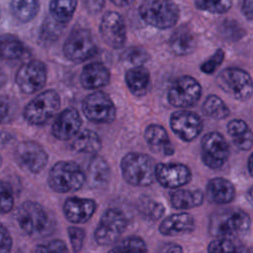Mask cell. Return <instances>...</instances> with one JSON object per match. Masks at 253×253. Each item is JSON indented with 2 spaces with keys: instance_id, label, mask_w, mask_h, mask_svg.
Wrapping results in <instances>:
<instances>
[{
  "instance_id": "cell-34",
  "label": "cell",
  "mask_w": 253,
  "mask_h": 253,
  "mask_svg": "<svg viewBox=\"0 0 253 253\" xmlns=\"http://www.w3.org/2000/svg\"><path fill=\"white\" fill-rule=\"evenodd\" d=\"M147 246L144 240L136 235H131L119 240L108 253H146Z\"/></svg>"
},
{
  "instance_id": "cell-30",
  "label": "cell",
  "mask_w": 253,
  "mask_h": 253,
  "mask_svg": "<svg viewBox=\"0 0 253 253\" xmlns=\"http://www.w3.org/2000/svg\"><path fill=\"white\" fill-rule=\"evenodd\" d=\"M40 3L38 1L19 0L10 3V10L14 18L20 23H28L32 21L38 14Z\"/></svg>"
},
{
  "instance_id": "cell-36",
  "label": "cell",
  "mask_w": 253,
  "mask_h": 253,
  "mask_svg": "<svg viewBox=\"0 0 253 253\" xmlns=\"http://www.w3.org/2000/svg\"><path fill=\"white\" fill-rule=\"evenodd\" d=\"M121 55L124 61L131 63L134 65V67L142 66L149 59V53L146 51V49L138 46L128 47L125 49Z\"/></svg>"
},
{
  "instance_id": "cell-24",
  "label": "cell",
  "mask_w": 253,
  "mask_h": 253,
  "mask_svg": "<svg viewBox=\"0 0 253 253\" xmlns=\"http://www.w3.org/2000/svg\"><path fill=\"white\" fill-rule=\"evenodd\" d=\"M111 178V168L108 162L102 156H94L89 163L86 182L91 188H100L105 186Z\"/></svg>"
},
{
  "instance_id": "cell-19",
  "label": "cell",
  "mask_w": 253,
  "mask_h": 253,
  "mask_svg": "<svg viewBox=\"0 0 253 253\" xmlns=\"http://www.w3.org/2000/svg\"><path fill=\"white\" fill-rule=\"evenodd\" d=\"M97 204L92 199L70 197L65 200L63 213L65 218L74 224L87 222L95 213Z\"/></svg>"
},
{
  "instance_id": "cell-38",
  "label": "cell",
  "mask_w": 253,
  "mask_h": 253,
  "mask_svg": "<svg viewBox=\"0 0 253 253\" xmlns=\"http://www.w3.org/2000/svg\"><path fill=\"white\" fill-rule=\"evenodd\" d=\"M139 211L146 218L155 221L163 215L165 210L162 204L152 200H145L140 204Z\"/></svg>"
},
{
  "instance_id": "cell-39",
  "label": "cell",
  "mask_w": 253,
  "mask_h": 253,
  "mask_svg": "<svg viewBox=\"0 0 253 253\" xmlns=\"http://www.w3.org/2000/svg\"><path fill=\"white\" fill-rule=\"evenodd\" d=\"M195 5L198 9L208 11L210 13L213 14H223L227 12L231 6L232 2L228 0L223 1H196Z\"/></svg>"
},
{
  "instance_id": "cell-50",
  "label": "cell",
  "mask_w": 253,
  "mask_h": 253,
  "mask_svg": "<svg viewBox=\"0 0 253 253\" xmlns=\"http://www.w3.org/2000/svg\"><path fill=\"white\" fill-rule=\"evenodd\" d=\"M6 81H7L6 74H5V72L3 71V69H2V68H0V88H1L2 86H4V85H5Z\"/></svg>"
},
{
  "instance_id": "cell-53",
  "label": "cell",
  "mask_w": 253,
  "mask_h": 253,
  "mask_svg": "<svg viewBox=\"0 0 253 253\" xmlns=\"http://www.w3.org/2000/svg\"><path fill=\"white\" fill-rule=\"evenodd\" d=\"M235 253H250V252H249V250H248L247 248H245V247H240V248H238V249L235 250Z\"/></svg>"
},
{
  "instance_id": "cell-13",
  "label": "cell",
  "mask_w": 253,
  "mask_h": 253,
  "mask_svg": "<svg viewBox=\"0 0 253 253\" xmlns=\"http://www.w3.org/2000/svg\"><path fill=\"white\" fill-rule=\"evenodd\" d=\"M46 77V65L41 60L34 59L21 65L16 73L15 81L23 93L34 94L43 88Z\"/></svg>"
},
{
  "instance_id": "cell-51",
  "label": "cell",
  "mask_w": 253,
  "mask_h": 253,
  "mask_svg": "<svg viewBox=\"0 0 253 253\" xmlns=\"http://www.w3.org/2000/svg\"><path fill=\"white\" fill-rule=\"evenodd\" d=\"M248 171H249L250 175L253 177V153L250 155V157L248 159Z\"/></svg>"
},
{
  "instance_id": "cell-29",
  "label": "cell",
  "mask_w": 253,
  "mask_h": 253,
  "mask_svg": "<svg viewBox=\"0 0 253 253\" xmlns=\"http://www.w3.org/2000/svg\"><path fill=\"white\" fill-rule=\"evenodd\" d=\"M71 147L76 152L95 154L101 149L102 141L96 131L84 129L75 136Z\"/></svg>"
},
{
  "instance_id": "cell-25",
  "label": "cell",
  "mask_w": 253,
  "mask_h": 253,
  "mask_svg": "<svg viewBox=\"0 0 253 253\" xmlns=\"http://www.w3.org/2000/svg\"><path fill=\"white\" fill-rule=\"evenodd\" d=\"M227 132L234 145L240 150H249L253 146V132L243 120H231L227 124Z\"/></svg>"
},
{
  "instance_id": "cell-18",
  "label": "cell",
  "mask_w": 253,
  "mask_h": 253,
  "mask_svg": "<svg viewBox=\"0 0 253 253\" xmlns=\"http://www.w3.org/2000/svg\"><path fill=\"white\" fill-rule=\"evenodd\" d=\"M82 126V118L79 112L73 108L63 110L51 126L50 132L58 140H69L79 133Z\"/></svg>"
},
{
  "instance_id": "cell-15",
  "label": "cell",
  "mask_w": 253,
  "mask_h": 253,
  "mask_svg": "<svg viewBox=\"0 0 253 253\" xmlns=\"http://www.w3.org/2000/svg\"><path fill=\"white\" fill-rule=\"evenodd\" d=\"M100 34L110 47L122 48L126 41V27L121 14L115 11L107 12L101 20Z\"/></svg>"
},
{
  "instance_id": "cell-5",
  "label": "cell",
  "mask_w": 253,
  "mask_h": 253,
  "mask_svg": "<svg viewBox=\"0 0 253 253\" xmlns=\"http://www.w3.org/2000/svg\"><path fill=\"white\" fill-rule=\"evenodd\" d=\"M138 12L146 24L161 30L172 28L180 16L177 4L163 0L144 1L140 4Z\"/></svg>"
},
{
  "instance_id": "cell-37",
  "label": "cell",
  "mask_w": 253,
  "mask_h": 253,
  "mask_svg": "<svg viewBox=\"0 0 253 253\" xmlns=\"http://www.w3.org/2000/svg\"><path fill=\"white\" fill-rule=\"evenodd\" d=\"M14 207V194L11 185L0 180V213H8Z\"/></svg>"
},
{
  "instance_id": "cell-47",
  "label": "cell",
  "mask_w": 253,
  "mask_h": 253,
  "mask_svg": "<svg viewBox=\"0 0 253 253\" xmlns=\"http://www.w3.org/2000/svg\"><path fill=\"white\" fill-rule=\"evenodd\" d=\"M105 1H87L85 2L86 9L90 13H98L104 6Z\"/></svg>"
},
{
  "instance_id": "cell-14",
  "label": "cell",
  "mask_w": 253,
  "mask_h": 253,
  "mask_svg": "<svg viewBox=\"0 0 253 253\" xmlns=\"http://www.w3.org/2000/svg\"><path fill=\"white\" fill-rule=\"evenodd\" d=\"M202 159L211 169H219L227 161L229 148L226 139L217 131H211L204 135L201 141Z\"/></svg>"
},
{
  "instance_id": "cell-21",
  "label": "cell",
  "mask_w": 253,
  "mask_h": 253,
  "mask_svg": "<svg viewBox=\"0 0 253 253\" xmlns=\"http://www.w3.org/2000/svg\"><path fill=\"white\" fill-rule=\"evenodd\" d=\"M195 229V219L188 212L173 213L165 217L160 225L159 231L166 236H172L182 233H190Z\"/></svg>"
},
{
  "instance_id": "cell-28",
  "label": "cell",
  "mask_w": 253,
  "mask_h": 253,
  "mask_svg": "<svg viewBox=\"0 0 253 253\" xmlns=\"http://www.w3.org/2000/svg\"><path fill=\"white\" fill-rule=\"evenodd\" d=\"M204 194L200 190L179 189L170 194V204L177 210H190L202 205Z\"/></svg>"
},
{
  "instance_id": "cell-10",
  "label": "cell",
  "mask_w": 253,
  "mask_h": 253,
  "mask_svg": "<svg viewBox=\"0 0 253 253\" xmlns=\"http://www.w3.org/2000/svg\"><path fill=\"white\" fill-rule=\"evenodd\" d=\"M82 111L86 119L96 124H109L116 119V107L110 96L103 91L87 95L82 102Z\"/></svg>"
},
{
  "instance_id": "cell-11",
  "label": "cell",
  "mask_w": 253,
  "mask_h": 253,
  "mask_svg": "<svg viewBox=\"0 0 253 253\" xmlns=\"http://www.w3.org/2000/svg\"><path fill=\"white\" fill-rule=\"evenodd\" d=\"M202 95L200 83L192 76L183 75L170 86L167 94L168 102L177 108L194 106Z\"/></svg>"
},
{
  "instance_id": "cell-3",
  "label": "cell",
  "mask_w": 253,
  "mask_h": 253,
  "mask_svg": "<svg viewBox=\"0 0 253 253\" xmlns=\"http://www.w3.org/2000/svg\"><path fill=\"white\" fill-rule=\"evenodd\" d=\"M20 228L33 238H41L51 230V221L44 209L36 202L26 201L17 211Z\"/></svg>"
},
{
  "instance_id": "cell-55",
  "label": "cell",
  "mask_w": 253,
  "mask_h": 253,
  "mask_svg": "<svg viewBox=\"0 0 253 253\" xmlns=\"http://www.w3.org/2000/svg\"><path fill=\"white\" fill-rule=\"evenodd\" d=\"M0 58H1V42H0Z\"/></svg>"
},
{
  "instance_id": "cell-2",
  "label": "cell",
  "mask_w": 253,
  "mask_h": 253,
  "mask_svg": "<svg viewBox=\"0 0 253 253\" xmlns=\"http://www.w3.org/2000/svg\"><path fill=\"white\" fill-rule=\"evenodd\" d=\"M156 165L153 159L141 152H128L121 160L122 176L130 185L145 187L155 179Z\"/></svg>"
},
{
  "instance_id": "cell-43",
  "label": "cell",
  "mask_w": 253,
  "mask_h": 253,
  "mask_svg": "<svg viewBox=\"0 0 253 253\" xmlns=\"http://www.w3.org/2000/svg\"><path fill=\"white\" fill-rule=\"evenodd\" d=\"M67 233H68L70 245H71L73 251L75 253H78L83 247V243H84V239H85L84 229H82L81 227H78V226H69L67 228Z\"/></svg>"
},
{
  "instance_id": "cell-16",
  "label": "cell",
  "mask_w": 253,
  "mask_h": 253,
  "mask_svg": "<svg viewBox=\"0 0 253 253\" xmlns=\"http://www.w3.org/2000/svg\"><path fill=\"white\" fill-rule=\"evenodd\" d=\"M170 126L173 132L184 141L194 140L203 130V121L190 111H177L170 117Z\"/></svg>"
},
{
  "instance_id": "cell-40",
  "label": "cell",
  "mask_w": 253,
  "mask_h": 253,
  "mask_svg": "<svg viewBox=\"0 0 253 253\" xmlns=\"http://www.w3.org/2000/svg\"><path fill=\"white\" fill-rule=\"evenodd\" d=\"M224 59V51L221 48H218L214 51V53L205 60L201 64V70L206 74H212L222 63Z\"/></svg>"
},
{
  "instance_id": "cell-33",
  "label": "cell",
  "mask_w": 253,
  "mask_h": 253,
  "mask_svg": "<svg viewBox=\"0 0 253 253\" xmlns=\"http://www.w3.org/2000/svg\"><path fill=\"white\" fill-rule=\"evenodd\" d=\"M1 42V58L4 59H18L20 58L25 50V44L16 37L11 35H5L0 38Z\"/></svg>"
},
{
  "instance_id": "cell-27",
  "label": "cell",
  "mask_w": 253,
  "mask_h": 253,
  "mask_svg": "<svg viewBox=\"0 0 253 253\" xmlns=\"http://www.w3.org/2000/svg\"><path fill=\"white\" fill-rule=\"evenodd\" d=\"M171 50L176 55H188L196 48V40L193 33L183 26L177 29L169 39Z\"/></svg>"
},
{
  "instance_id": "cell-48",
  "label": "cell",
  "mask_w": 253,
  "mask_h": 253,
  "mask_svg": "<svg viewBox=\"0 0 253 253\" xmlns=\"http://www.w3.org/2000/svg\"><path fill=\"white\" fill-rule=\"evenodd\" d=\"M242 13L246 18L253 20V0H246L242 3Z\"/></svg>"
},
{
  "instance_id": "cell-7",
  "label": "cell",
  "mask_w": 253,
  "mask_h": 253,
  "mask_svg": "<svg viewBox=\"0 0 253 253\" xmlns=\"http://www.w3.org/2000/svg\"><path fill=\"white\" fill-rule=\"evenodd\" d=\"M64 55L72 62H84L95 56L98 52V46L94 37L89 29H73L63 44Z\"/></svg>"
},
{
  "instance_id": "cell-1",
  "label": "cell",
  "mask_w": 253,
  "mask_h": 253,
  "mask_svg": "<svg viewBox=\"0 0 253 253\" xmlns=\"http://www.w3.org/2000/svg\"><path fill=\"white\" fill-rule=\"evenodd\" d=\"M250 216L240 209H225L212 214L210 232L216 238L232 240L244 236L250 228Z\"/></svg>"
},
{
  "instance_id": "cell-42",
  "label": "cell",
  "mask_w": 253,
  "mask_h": 253,
  "mask_svg": "<svg viewBox=\"0 0 253 253\" xmlns=\"http://www.w3.org/2000/svg\"><path fill=\"white\" fill-rule=\"evenodd\" d=\"M15 112V104L12 99L7 96H0V125L11 122Z\"/></svg>"
},
{
  "instance_id": "cell-4",
  "label": "cell",
  "mask_w": 253,
  "mask_h": 253,
  "mask_svg": "<svg viewBox=\"0 0 253 253\" xmlns=\"http://www.w3.org/2000/svg\"><path fill=\"white\" fill-rule=\"evenodd\" d=\"M48 186L57 193L78 191L86 182V175L81 167L73 161H58L49 171Z\"/></svg>"
},
{
  "instance_id": "cell-23",
  "label": "cell",
  "mask_w": 253,
  "mask_h": 253,
  "mask_svg": "<svg viewBox=\"0 0 253 253\" xmlns=\"http://www.w3.org/2000/svg\"><path fill=\"white\" fill-rule=\"evenodd\" d=\"M207 196L215 204H228L235 197V188L229 180L216 177L209 181L207 185Z\"/></svg>"
},
{
  "instance_id": "cell-20",
  "label": "cell",
  "mask_w": 253,
  "mask_h": 253,
  "mask_svg": "<svg viewBox=\"0 0 253 253\" xmlns=\"http://www.w3.org/2000/svg\"><path fill=\"white\" fill-rule=\"evenodd\" d=\"M111 73L109 68L101 62L86 64L80 74V83L85 89H98L109 84Z\"/></svg>"
},
{
  "instance_id": "cell-35",
  "label": "cell",
  "mask_w": 253,
  "mask_h": 253,
  "mask_svg": "<svg viewBox=\"0 0 253 253\" xmlns=\"http://www.w3.org/2000/svg\"><path fill=\"white\" fill-rule=\"evenodd\" d=\"M63 28L64 26L58 24L51 17L46 18L42 26L40 32V39L43 42H51L53 41H56V39L62 33Z\"/></svg>"
},
{
  "instance_id": "cell-32",
  "label": "cell",
  "mask_w": 253,
  "mask_h": 253,
  "mask_svg": "<svg viewBox=\"0 0 253 253\" xmlns=\"http://www.w3.org/2000/svg\"><path fill=\"white\" fill-rule=\"evenodd\" d=\"M202 110L206 116L214 120H223L227 118L230 113L225 103L218 96L213 94H211L206 98Z\"/></svg>"
},
{
  "instance_id": "cell-49",
  "label": "cell",
  "mask_w": 253,
  "mask_h": 253,
  "mask_svg": "<svg viewBox=\"0 0 253 253\" xmlns=\"http://www.w3.org/2000/svg\"><path fill=\"white\" fill-rule=\"evenodd\" d=\"M246 198H247V201L249 202V204L251 206H253V186H251L250 189L248 190V192L246 194Z\"/></svg>"
},
{
  "instance_id": "cell-8",
  "label": "cell",
  "mask_w": 253,
  "mask_h": 253,
  "mask_svg": "<svg viewBox=\"0 0 253 253\" xmlns=\"http://www.w3.org/2000/svg\"><path fill=\"white\" fill-rule=\"evenodd\" d=\"M126 227L127 218L126 214L120 209H108L102 214L95 229V241L101 246L117 243L121 235L126 231Z\"/></svg>"
},
{
  "instance_id": "cell-45",
  "label": "cell",
  "mask_w": 253,
  "mask_h": 253,
  "mask_svg": "<svg viewBox=\"0 0 253 253\" xmlns=\"http://www.w3.org/2000/svg\"><path fill=\"white\" fill-rule=\"evenodd\" d=\"M13 240L8 229L0 222V253H11Z\"/></svg>"
},
{
  "instance_id": "cell-46",
  "label": "cell",
  "mask_w": 253,
  "mask_h": 253,
  "mask_svg": "<svg viewBox=\"0 0 253 253\" xmlns=\"http://www.w3.org/2000/svg\"><path fill=\"white\" fill-rule=\"evenodd\" d=\"M156 253H183V249L179 244L169 242L160 246Z\"/></svg>"
},
{
  "instance_id": "cell-41",
  "label": "cell",
  "mask_w": 253,
  "mask_h": 253,
  "mask_svg": "<svg viewBox=\"0 0 253 253\" xmlns=\"http://www.w3.org/2000/svg\"><path fill=\"white\" fill-rule=\"evenodd\" d=\"M235 245L232 240L226 238L213 239L208 248V253H235Z\"/></svg>"
},
{
  "instance_id": "cell-26",
  "label": "cell",
  "mask_w": 253,
  "mask_h": 253,
  "mask_svg": "<svg viewBox=\"0 0 253 253\" xmlns=\"http://www.w3.org/2000/svg\"><path fill=\"white\" fill-rule=\"evenodd\" d=\"M125 80L129 92L137 97L144 96L150 85V74L142 66L132 67L126 72Z\"/></svg>"
},
{
  "instance_id": "cell-6",
  "label": "cell",
  "mask_w": 253,
  "mask_h": 253,
  "mask_svg": "<svg viewBox=\"0 0 253 253\" xmlns=\"http://www.w3.org/2000/svg\"><path fill=\"white\" fill-rule=\"evenodd\" d=\"M60 107L59 94L52 89H47L38 94L25 107L23 116L32 126H42L53 117Z\"/></svg>"
},
{
  "instance_id": "cell-12",
  "label": "cell",
  "mask_w": 253,
  "mask_h": 253,
  "mask_svg": "<svg viewBox=\"0 0 253 253\" xmlns=\"http://www.w3.org/2000/svg\"><path fill=\"white\" fill-rule=\"evenodd\" d=\"M14 155L19 166L33 174L42 171L48 162V155L43 146L33 140L20 142L15 149Z\"/></svg>"
},
{
  "instance_id": "cell-54",
  "label": "cell",
  "mask_w": 253,
  "mask_h": 253,
  "mask_svg": "<svg viewBox=\"0 0 253 253\" xmlns=\"http://www.w3.org/2000/svg\"><path fill=\"white\" fill-rule=\"evenodd\" d=\"M2 165V156H1V154H0V166Z\"/></svg>"
},
{
  "instance_id": "cell-17",
  "label": "cell",
  "mask_w": 253,
  "mask_h": 253,
  "mask_svg": "<svg viewBox=\"0 0 253 253\" xmlns=\"http://www.w3.org/2000/svg\"><path fill=\"white\" fill-rule=\"evenodd\" d=\"M191 170L181 163H159L155 169V179L165 188L177 189L190 182Z\"/></svg>"
},
{
  "instance_id": "cell-31",
  "label": "cell",
  "mask_w": 253,
  "mask_h": 253,
  "mask_svg": "<svg viewBox=\"0 0 253 253\" xmlns=\"http://www.w3.org/2000/svg\"><path fill=\"white\" fill-rule=\"evenodd\" d=\"M77 6V1H51L49 3V12L51 18L58 24L65 26L72 18Z\"/></svg>"
},
{
  "instance_id": "cell-44",
  "label": "cell",
  "mask_w": 253,
  "mask_h": 253,
  "mask_svg": "<svg viewBox=\"0 0 253 253\" xmlns=\"http://www.w3.org/2000/svg\"><path fill=\"white\" fill-rule=\"evenodd\" d=\"M35 253H68L66 244L60 239H53L37 246Z\"/></svg>"
},
{
  "instance_id": "cell-56",
  "label": "cell",
  "mask_w": 253,
  "mask_h": 253,
  "mask_svg": "<svg viewBox=\"0 0 253 253\" xmlns=\"http://www.w3.org/2000/svg\"><path fill=\"white\" fill-rule=\"evenodd\" d=\"M0 17H1V11H0Z\"/></svg>"
},
{
  "instance_id": "cell-22",
  "label": "cell",
  "mask_w": 253,
  "mask_h": 253,
  "mask_svg": "<svg viewBox=\"0 0 253 253\" xmlns=\"http://www.w3.org/2000/svg\"><path fill=\"white\" fill-rule=\"evenodd\" d=\"M144 138L152 151L167 156L174 154V147L166 129L162 126L152 124L146 126Z\"/></svg>"
},
{
  "instance_id": "cell-9",
  "label": "cell",
  "mask_w": 253,
  "mask_h": 253,
  "mask_svg": "<svg viewBox=\"0 0 253 253\" xmlns=\"http://www.w3.org/2000/svg\"><path fill=\"white\" fill-rule=\"evenodd\" d=\"M216 82L221 90L236 100H247L253 94V81L249 73L241 68L228 67L217 76Z\"/></svg>"
},
{
  "instance_id": "cell-52",
  "label": "cell",
  "mask_w": 253,
  "mask_h": 253,
  "mask_svg": "<svg viewBox=\"0 0 253 253\" xmlns=\"http://www.w3.org/2000/svg\"><path fill=\"white\" fill-rule=\"evenodd\" d=\"M112 3H114L117 6H126V5L130 4L129 1H112Z\"/></svg>"
}]
</instances>
